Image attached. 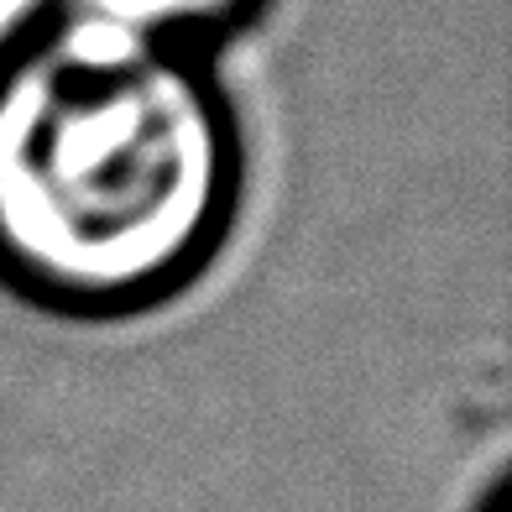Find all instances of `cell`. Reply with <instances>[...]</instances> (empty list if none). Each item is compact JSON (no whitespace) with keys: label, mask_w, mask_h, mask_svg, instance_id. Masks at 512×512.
Segmentation results:
<instances>
[{"label":"cell","mask_w":512,"mask_h":512,"mask_svg":"<svg viewBox=\"0 0 512 512\" xmlns=\"http://www.w3.org/2000/svg\"><path fill=\"white\" fill-rule=\"evenodd\" d=\"M241 209V126L199 53L58 16L0 68V283L68 319L178 298Z\"/></svg>","instance_id":"cell-1"},{"label":"cell","mask_w":512,"mask_h":512,"mask_svg":"<svg viewBox=\"0 0 512 512\" xmlns=\"http://www.w3.org/2000/svg\"><path fill=\"white\" fill-rule=\"evenodd\" d=\"M256 6H262V0H58V16L115 32V37H136V42H157V48L194 53L199 37L230 32Z\"/></svg>","instance_id":"cell-2"},{"label":"cell","mask_w":512,"mask_h":512,"mask_svg":"<svg viewBox=\"0 0 512 512\" xmlns=\"http://www.w3.org/2000/svg\"><path fill=\"white\" fill-rule=\"evenodd\" d=\"M58 21V0H0V68L21 58Z\"/></svg>","instance_id":"cell-3"},{"label":"cell","mask_w":512,"mask_h":512,"mask_svg":"<svg viewBox=\"0 0 512 512\" xmlns=\"http://www.w3.org/2000/svg\"><path fill=\"white\" fill-rule=\"evenodd\" d=\"M486 512H507V492H502V481L486 492Z\"/></svg>","instance_id":"cell-4"}]
</instances>
